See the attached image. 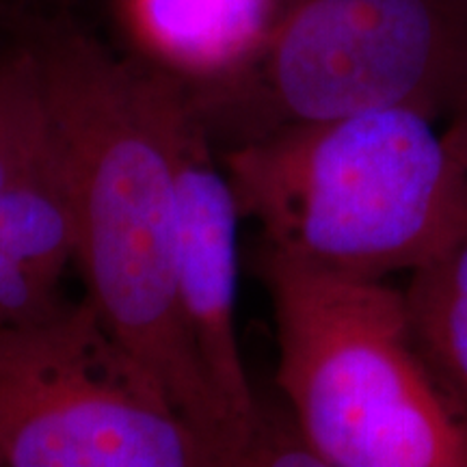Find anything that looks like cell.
<instances>
[{
    "label": "cell",
    "mask_w": 467,
    "mask_h": 467,
    "mask_svg": "<svg viewBox=\"0 0 467 467\" xmlns=\"http://www.w3.org/2000/svg\"><path fill=\"white\" fill-rule=\"evenodd\" d=\"M0 25L37 63L87 296L223 465H243L249 437L210 385L178 296L173 124L186 85L61 11L0 0Z\"/></svg>",
    "instance_id": "1"
},
{
    "label": "cell",
    "mask_w": 467,
    "mask_h": 467,
    "mask_svg": "<svg viewBox=\"0 0 467 467\" xmlns=\"http://www.w3.org/2000/svg\"><path fill=\"white\" fill-rule=\"evenodd\" d=\"M219 154L262 244L336 275L413 273L467 217V167L416 109L288 126Z\"/></svg>",
    "instance_id": "2"
},
{
    "label": "cell",
    "mask_w": 467,
    "mask_h": 467,
    "mask_svg": "<svg viewBox=\"0 0 467 467\" xmlns=\"http://www.w3.org/2000/svg\"><path fill=\"white\" fill-rule=\"evenodd\" d=\"M277 383L325 467H467V418L424 358L405 290L262 244Z\"/></svg>",
    "instance_id": "3"
},
{
    "label": "cell",
    "mask_w": 467,
    "mask_h": 467,
    "mask_svg": "<svg viewBox=\"0 0 467 467\" xmlns=\"http://www.w3.org/2000/svg\"><path fill=\"white\" fill-rule=\"evenodd\" d=\"M467 74V0H290L247 69L186 87L225 151L282 128L377 109L451 113Z\"/></svg>",
    "instance_id": "4"
},
{
    "label": "cell",
    "mask_w": 467,
    "mask_h": 467,
    "mask_svg": "<svg viewBox=\"0 0 467 467\" xmlns=\"http://www.w3.org/2000/svg\"><path fill=\"white\" fill-rule=\"evenodd\" d=\"M0 454L11 467H223L87 295L0 327Z\"/></svg>",
    "instance_id": "5"
},
{
    "label": "cell",
    "mask_w": 467,
    "mask_h": 467,
    "mask_svg": "<svg viewBox=\"0 0 467 467\" xmlns=\"http://www.w3.org/2000/svg\"><path fill=\"white\" fill-rule=\"evenodd\" d=\"M173 161L180 307L210 385L251 437L260 407L236 336L238 221L243 217L230 178L223 165H217L219 151L189 96L173 124Z\"/></svg>",
    "instance_id": "6"
},
{
    "label": "cell",
    "mask_w": 467,
    "mask_h": 467,
    "mask_svg": "<svg viewBox=\"0 0 467 467\" xmlns=\"http://www.w3.org/2000/svg\"><path fill=\"white\" fill-rule=\"evenodd\" d=\"M290 0H117L143 61L186 87L225 83L247 69Z\"/></svg>",
    "instance_id": "7"
},
{
    "label": "cell",
    "mask_w": 467,
    "mask_h": 467,
    "mask_svg": "<svg viewBox=\"0 0 467 467\" xmlns=\"http://www.w3.org/2000/svg\"><path fill=\"white\" fill-rule=\"evenodd\" d=\"M72 262V208L52 156L39 171L0 191V327L31 323L61 306Z\"/></svg>",
    "instance_id": "8"
},
{
    "label": "cell",
    "mask_w": 467,
    "mask_h": 467,
    "mask_svg": "<svg viewBox=\"0 0 467 467\" xmlns=\"http://www.w3.org/2000/svg\"><path fill=\"white\" fill-rule=\"evenodd\" d=\"M413 334L467 418V217L405 290Z\"/></svg>",
    "instance_id": "9"
},
{
    "label": "cell",
    "mask_w": 467,
    "mask_h": 467,
    "mask_svg": "<svg viewBox=\"0 0 467 467\" xmlns=\"http://www.w3.org/2000/svg\"><path fill=\"white\" fill-rule=\"evenodd\" d=\"M52 141L37 63L11 39L0 52V191L52 161Z\"/></svg>",
    "instance_id": "10"
},
{
    "label": "cell",
    "mask_w": 467,
    "mask_h": 467,
    "mask_svg": "<svg viewBox=\"0 0 467 467\" xmlns=\"http://www.w3.org/2000/svg\"><path fill=\"white\" fill-rule=\"evenodd\" d=\"M443 137H446L454 156L467 167V74L457 100L448 113V126L443 130Z\"/></svg>",
    "instance_id": "11"
},
{
    "label": "cell",
    "mask_w": 467,
    "mask_h": 467,
    "mask_svg": "<svg viewBox=\"0 0 467 467\" xmlns=\"http://www.w3.org/2000/svg\"><path fill=\"white\" fill-rule=\"evenodd\" d=\"M0 465H5V461H3V454H0Z\"/></svg>",
    "instance_id": "12"
}]
</instances>
